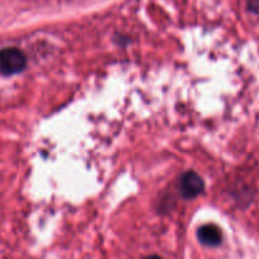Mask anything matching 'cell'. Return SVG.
I'll return each instance as SVG.
<instances>
[{"label": "cell", "instance_id": "obj_1", "mask_svg": "<svg viewBox=\"0 0 259 259\" xmlns=\"http://www.w3.org/2000/svg\"><path fill=\"white\" fill-rule=\"evenodd\" d=\"M26 56L21 50L16 47L0 50V73L4 75L21 73L26 68Z\"/></svg>", "mask_w": 259, "mask_h": 259}, {"label": "cell", "instance_id": "obj_2", "mask_svg": "<svg viewBox=\"0 0 259 259\" xmlns=\"http://www.w3.org/2000/svg\"><path fill=\"white\" fill-rule=\"evenodd\" d=\"M205 188L202 178L194 171H188L181 179V193L186 198H193Z\"/></svg>", "mask_w": 259, "mask_h": 259}, {"label": "cell", "instance_id": "obj_3", "mask_svg": "<svg viewBox=\"0 0 259 259\" xmlns=\"http://www.w3.org/2000/svg\"><path fill=\"white\" fill-rule=\"evenodd\" d=\"M198 239L205 245L215 246L220 244L221 233L215 225H205L198 230Z\"/></svg>", "mask_w": 259, "mask_h": 259}, {"label": "cell", "instance_id": "obj_4", "mask_svg": "<svg viewBox=\"0 0 259 259\" xmlns=\"http://www.w3.org/2000/svg\"><path fill=\"white\" fill-rule=\"evenodd\" d=\"M250 9L253 12H255V13H259V0H251Z\"/></svg>", "mask_w": 259, "mask_h": 259}, {"label": "cell", "instance_id": "obj_5", "mask_svg": "<svg viewBox=\"0 0 259 259\" xmlns=\"http://www.w3.org/2000/svg\"><path fill=\"white\" fill-rule=\"evenodd\" d=\"M145 259H161V258L158 255H151V256H148V258H145Z\"/></svg>", "mask_w": 259, "mask_h": 259}]
</instances>
